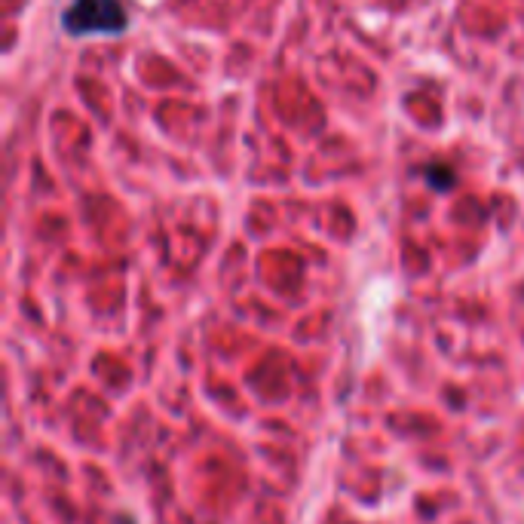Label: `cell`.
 I'll list each match as a JSON object with an SVG mask.
<instances>
[{"mask_svg":"<svg viewBox=\"0 0 524 524\" xmlns=\"http://www.w3.org/2000/svg\"><path fill=\"white\" fill-rule=\"evenodd\" d=\"M129 16L120 0H74L62 13V28L71 37H92V34H123Z\"/></svg>","mask_w":524,"mask_h":524,"instance_id":"obj_1","label":"cell"},{"mask_svg":"<svg viewBox=\"0 0 524 524\" xmlns=\"http://www.w3.org/2000/svg\"><path fill=\"white\" fill-rule=\"evenodd\" d=\"M423 178H426V184H430L433 190H451L457 184V175H454V169L448 163H430L423 169Z\"/></svg>","mask_w":524,"mask_h":524,"instance_id":"obj_2","label":"cell"}]
</instances>
